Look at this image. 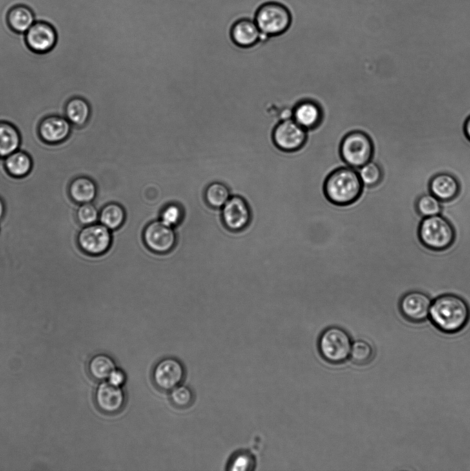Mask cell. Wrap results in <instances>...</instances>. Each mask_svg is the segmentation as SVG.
I'll return each instance as SVG.
<instances>
[{
	"label": "cell",
	"instance_id": "6da1fadb",
	"mask_svg": "<svg viewBox=\"0 0 470 471\" xmlns=\"http://www.w3.org/2000/svg\"><path fill=\"white\" fill-rule=\"evenodd\" d=\"M429 317L432 323L440 331L455 333L467 325L470 310L467 303L462 297L451 293L444 294L432 301Z\"/></svg>",
	"mask_w": 470,
	"mask_h": 471
},
{
	"label": "cell",
	"instance_id": "30bf717a",
	"mask_svg": "<svg viewBox=\"0 0 470 471\" xmlns=\"http://www.w3.org/2000/svg\"><path fill=\"white\" fill-rule=\"evenodd\" d=\"M143 241L152 252L164 254L174 248L177 242V234L175 228L166 226L159 219H154L144 228Z\"/></svg>",
	"mask_w": 470,
	"mask_h": 471
},
{
	"label": "cell",
	"instance_id": "e0dca14e",
	"mask_svg": "<svg viewBox=\"0 0 470 471\" xmlns=\"http://www.w3.org/2000/svg\"><path fill=\"white\" fill-rule=\"evenodd\" d=\"M291 117L298 125L308 130L319 126L323 118V111L318 103L305 99L295 105Z\"/></svg>",
	"mask_w": 470,
	"mask_h": 471
},
{
	"label": "cell",
	"instance_id": "1f68e13d",
	"mask_svg": "<svg viewBox=\"0 0 470 471\" xmlns=\"http://www.w3.org/2000/svg\"><path fill=\"white\" fill-rule=\"evenodd\" d=\"M255 468V458L247 451L234 455L229 464L231 470H252Z\"/></svg>",
	"mask_w": 470,
	"mask_h": 471
},
{
	"label": "cell",
	"instance_id": "3957f363",
	"mask_svg": "<svg viewBox=\"0 0 470 471\" xmlns=\"http://www.w3.org/2000/svg\"><path fill=\"white\" fill-rule=\"evenodd\" d=\"M253 19L263 39L281 35L288 30L292 23L290 10L283 3L269 1L260 5Z\"/></svg>",
	"mask_w": 470,
	"mask_h": 471
},
{
	"label": "cell",
	"instance_id": "4316f807",
	"mask_svg": "<svg viewBox=\"0 0 470 471\" xmlns=\"http://www.w3.org/2000/svg\"><path fill=\"white\" fill-rule=\"evenodd\" d=\"M184 210L182 199L166 203L161 210L159 219L166 226L175 228L183 220Z\"/></svg>",
	"mask_w": 470,
	"mask_h": 471
},
{
	"label": "cell",
	"instance_id": "8d00e7d4",
	"mask_svg": "<svg viewBox=\"0 0 470 471\" xmlns=\"http://www.w3.org/2000/svg\"><path fill=\"white\" fill-rule=\"evenodd\" d=\"M1 159H2V158L0 157V161H1Z\"/></svg>",
	"mask_w": 470,
	"mask_h": 471
},
{
	"label": "cell",
	"instance_id": "cb8c5ba5",
	"mask_svg": "<svg viewBox=\"0 0 470 471\" xmlns=\"http://www.w3.org/2000/svg\"><path fill=\"white\" fill-rule=\"evenodd\" d=\"M125 218L124 207L116 201L105 204L99 211V222L112 231L120 228L123 225Z\"/></svg>",
	"mask_w": 470,
	"mask_h": 471
},
{
	"label": "cell",
	"instance_id": "5b68a950",
	"mask_svg": "<svg viewBox=\"0 0 470 471\" xmlns=\"http://www.w3.org/2000/svg\"><path fill=\"white\" fill-rule=\"evenodd\" d=\"M340 154L347 166L358 169L371 160L374 143L367 133L360 130L351 131L343 138Z\"/></svg>",
	"mask_w": 470,
	"mask_h": 471
},
{
	"label": "cell",
	"instance_id": "52a82bcc",
	"mask_svg": "<svg viewBox=\"0 0 470 471\" xmlns=\"http://www.w3.org/2000/svg\"><path fill=\"white\" fill-rule=\"evenodd\" d=\"M76 242L84 254L99 257L105 254L110 248L112 232L101 223L96 222L83 226L77 234Z\"/></svg>",
	"mask_w": 470,
	"mask_h": 471
},
{
	"label": "cell",
	"instance_id": "d590c367",
	"mask_svg": "<svg viewBox=\"0 0 470 471\" xmlns=\"http://www.w3.org/2000/svg\"><path fill=\"white\" fill-rule=\"evenodd\" d=\"M5 213V205L3 201L0 197V220L2 219Z\"/></svg>",
	"mask_w": 470,
	"mask_h": 471
},
{
	"label": "cell",
	"instance_id": "ffe728a7",
	"mask_svg": "<svg viewBox=\"0 0 470 471\" xmlns=\"http://www.w3.org/2000/svg\"><path fill=\"white\" fill-rule=\"evenodd\" d=\"M68 192L73 201L80 204L90 203L97 195V183L90 176L79 175L70 181Z\"/></svg>",
	"mask_w": 470,
	"mask_h": 471
},
{
	"label": "cell",
	"instance_id": "f1b7e54d",
	"mask_svg": "<svg viewBox=\"0 0 470 471\" xmlns=\"http://www.w3.org/2000/svg\"><path fill=\"white\" fill-rule=\"evenodd\" d=\"M360 180L367 187L377 186L382 179V170L380 166L371 160L358 168Z\"/></svg>",
	"mask_w": 470,
	"mask_h": 471
},
{
	"label": "cell",
	"instance_id": "83f0119b",
	"mask_svg": "<svg viewBox=\"0 0 470 471\" xmlns=\"http://www.w3.org/2000/svg\"><path fill=\"white\" fill-rule=\"evenodd\" d=\"M349 357L355 364L367 365L373 359L374 350L367 341L357 340L352 343Z\"/></svg>",
	"mask_w": 470,
	"mask_h": 471
},
{
	"label": "cell",
	"instance_id": "277c9868",
	"mask_svg": "<svg viewBox=\"0 0 470 471\" xmlns=\"http://www.w3.org/2000/svg\"><path fill=\"white\" fill-rule=\"evenodd\" d=\"M418 234L421 243L433 251L448 249L456 237L451 223L440 214L424 217L419 224Z\"/></svg>",
	"mask_w": 470,
	"mask_h": 471
},
{
	"label": "cell",
	"instance_id": "f546056e",
	"mask_svg": "<svg viewBox=\"0 0 470 471\" xmlns=\"http://www.w3.org/2000/svg\"><path fill=\"white\" fill-rule=\"evenodd\" d=\"M416 207L423 217L440 214L442 210L440 201L431 193L421 195L417 199Z\"/></svg>",
	"mask_w": 470,
	"mask_h": 471
},
{
	"label": "cell",
	"instance_id": "484cf974",
	"mask_svg": "<svg viewBox=\"0 0 470 471\" xmlns=\"http://www.w3.org/2000/svg\"><path fill=\"white\" fill-rule=\"evenodd\" d=\"M115 369L116 365L113 359L103 354L94 356L88 364V370L90 375L99 381L108 379L110 374Z\"/></svg>",
	"mask_w": 470,
	"mask_h": 471
},
{
	"label": "cell",
	"instance_id": "4fadbf2b",
	"mask_svg": "<svg viewBox=\"0 0 470 471\" xmlns=\"http://www.w3.org/2000/svg\"><path fill=\"white\" fill-rule=\"evenodd\" d=\"M25 41L30 50L43 54L50 52L55 46L57 34L50 23L36 21L25 33Z\"/></svg>",
	"mask_w": 470,
	"mask_h": 471
},
{
	"label": "cell",
	"instance_id": "4dcf8cb0",
	"mask_svg": "<svg viewBox=\"0 0 470 471\" xmlns=\"http://www.w3.org/2000/svg\"><path fill=\"white\" fill-rule=\"evenodd\" d=\"M76 217L80 224L88 226L99 221V211L91 202L81 203L76 210Z\"/></svg>",
	"mask_w": 470,
	"mask_h": 471
},
{
	"label": "cell",
	"instance_id": "8992f818",
	"mask_svg": "<svg viewBox=\"0 0 470 471\" xmlns=\"http://www.w3.org/2000/svg\"><path fill=\"white\" fill-rule=\"evenodd\" d=\"M351 345V339L348 332L338 326L325 329L321 333L318 343L321 357L333 364L341 363L347 360Z\"/></svg>",
	"mask_w": 470,
	"mask_h": 471
},
{
	"label": "cell",
	"instance_id": "44dd1931",
	"mask_svg": "<svg viewBox=\"0 0 470 471\" xmlns=\"http://www.w3.org/2000/svg\"><path fill=\"white\" fill-rule=\"evenodd\" d=\"M3 165L8 174L14 178L21 179L30 173L33 161L28 152L19 148L3 158Z\"/></svg>",
	"mask_w": 470,
	"mask_h": 471
},
{
	"label": "cell",
	"instance_id": "d6a6232c",
	"mask_svg": "<svg viewBox=\"0 0 470 471\" xmlns=\"http://www.w3.org/2000/svg\"><path fill=\"white\" fill-rule=\"evenodd\" d=\"M170 398L174 405L178 408H184L192 403L194 394L188 387L178 385L171 390Z\"/></svg>",
	"mask_w": 470,
	"mask_h": 471
},
{
	"label": "cell",
	"instance_id": "d6986e66",
	"mask_svg": "<svg viewBox=\"0 0 470 471\" xmlns=\"http://www.w3.org/2000/svg\"><path fill=\"white\" fill-rule=\"evenodd\" d=\"M429 188L431 194L440 201H450L458 195L460 183L453 175L442 172L431 179Z\"/></svg>",
	"mask_w": 470,
	"mask_h": 471
},
{
	"label": "cell",
	"instance_id": "8fae6325",
	"mask_svg": "<svg viewBox=\"0 0 470 471\" xmlns=\"http://www.w3.org/2000/svg\"><path fill=\"white\" fill-rule=\"evenodd\" d=\"M72 129V126L64 115L50 114L44 116L39 121L37 133L43 142L49 145H57L70 137Z\"/></svg>",
	"mask_w": 470,
	"mask_h": 471
},
{
	"label": "cell",
	"instance_id": "2e32d148",
	"mask_svg": "<svg viewBox=\"0 0 470 471\" xmlns=\"http://www.w3.org/2000/svg\"><path fill=\"white\" fill-rule=\"evenodd\" d=\"M94 399L98 408L106 414L120 412L125 404V394L121 387L103 382L95 391Z\"/></svg>",
	"mask_w": 470,
	"mask_h": 471
},
{
	"label": "cell",
	"instance_id": "7402d4cb",
	"mask_svg": "<svg viewBox=\"0 0 470 471\" xmlns=\"http://www.w3.org/2000/svg\"><path fill=\"white\" fill-rule=\"evenodd\" d=\"M6 19L9 27L19 34H25L36 21L32 10L24 4L12 6L8 11Z\"/></svg>",
	"mask_w": 470,
	"mask_h": 471
},
{
	"label": "cell",
	"instance_id": "d4e9b609",
	"mask_svg": "<svg viewBox=\"0 0 470 471\" xmlns=\"http://www.w3.org/2000/svg\"><path fill=\"white\" fill-rule=\"evenodd\" d=\"M231 197L228 186L223 182L214 181L208 184L204 191L206 203L212 208L221 209Z\"/></svg>",
	"mask_w": 470,
	"mask_h": 471
},
{
	"label": "cell",
	"instance_id": "9a60e30c",
	"mask_svg": "<svg viewBox=\"0 0 470 471\" xmlns=\"http://www.w3.org/2000/svg\"><path fill=\"white\" fill-rule=\"evenodd\" d=\"M230 37L239 48H252L263 39L254 20L245 16L238 18L232 24Z\"/></svg>",
	"mask_w": 470,
	"mask_h": 471
},
{
	"label": "cell",
	"instance_id": "ac0fdd59",
	"mask_svg": "<svg viewBox=\"0 0 470 471\" xmlns=\"http://www.w3.org/2000/svg\"><path fill=\"white\" fill-rule=\"evenodd\" d=\"M64 117L72 127L83 128L89 121L92 108L84 97L75 95L68 99L64 106Z\"/></svg>",
	"mask_w": 470,
	"mask_h": 471
},
{
	"label": "cell",
	"instance_id": "7a4b0ae2",
	"mask_svg": "<svg viewBox=\"0 0 470 471\" xmlns=\"http://www.w3.org/2000/svg\"><path fill=\"white\" fill-rule=\"evenodd\" d=\"M363 186L356 169L343 166L327 175L323 188L329 202L338 206H347L360 197Z\"/></svg>",
	"mask_w": 470,
	"mask_h": 471
},
{
	"label": "cell",
	"instance_id": "603a6c76",
	"mask_svg": "<svg viewBox=\"0 0 470 471\" xmlns=\"http://www.w3.org/2000/svg\"><path fill=\"white\" fill-rule=\"evenodd\" d=\"M21 137L12 122L0 120V157L5 158L20 148Z\"/></svg>",
	"mask_w": 470,
	"mask_h": 471
},
{
	"label": "cell",
	"instance_id": "5bb4252c",
	"mask_svg": "<svg viewBox=\"0 0 470 471\" xmlns=\"http://www.w3.org/2000/svg\"><path fill=\"white\" fill-rule=\"evenodd\" d=\"M431 302L432 300L427 294L411 291L402 296L399 308L404 318L411 322L419 323L429 317Z\"/></svg>",
	"mask_w": 470,
	"mask_h": 471
},
{
	"label": "cell",
	"instance_id": "836d02e7",
	"mask_svg": "<svg viewBox=\"0 0 470 471\" xmlns=\"http://www.w3.org/2000/svg\"><path fill=\"white\" fill-rule=\"evenodd\" d=\"M108 379V382L113 385L121 387L125 381V375L123 371L115 369Z\"/></svg>",
	"mask_w": 470,
	"mask_h": 471
},
{
	"label": "cell",
	"instance_id": "9c48e42d",
	"mask_svg": "<svg viewBox=\"0 0 470 471\" xmlns=\"http://www.w3.org/2000/svg\"><path fill=\"white\" fill-rule=\"evenodd\" d=\"M221 217L225 228L233 233L245 230L252 221V210L245 198L232 195L221 208Z\"/></svg>",
	"mask_w": 470,
	"mask_h": 471
},
{
	"label": "cell",
	"instance_id": "ba28073f",
	"mask_svg": "<svg viewBox=\"0 0 470 471\" xmlns=\"http://www.w3.org/2000/svg\"><path fill=\"white\" fill-rule=\"evenodd\" d=\"M272 137L278 149L292 152L300 150L305 144L307 130L290 117L283 119L276 125Z\"/></svg>",
	"mask_w": 470,
	"mask_h": 471
},
{
	"label": "cell",
	"instance_id": "7c38bea8",
	"mask_svg": "<svg viewBox=\"0 0 470 471\" xmlns=\"http://www.w3.org/2000/svg\"><path fill=\"white\" fill-rule=\"evenodd\" d=\"M185 376L181 363L174 358H165L154 366L152 380L155 386L163 391H171L180 385Z\"/></svg>",
	"mask_w": 470,
	"mask_h": 471
},
{
	"label": "cell",
	"instance_id": "e575fe53",
	"mask_svg": "<svg viewBox=\"0 0 470 471\" xmlns=\"http://www.w3.org/2000/svg\"><path fill=\"white\" fill-rule=\"evenodd\" d=\"M464 131L466 137L470 141V117L467 118L464 123Z\"/></svg>",
	"mask_w": 470,
	"mask_h": 471
}]
</instances>
